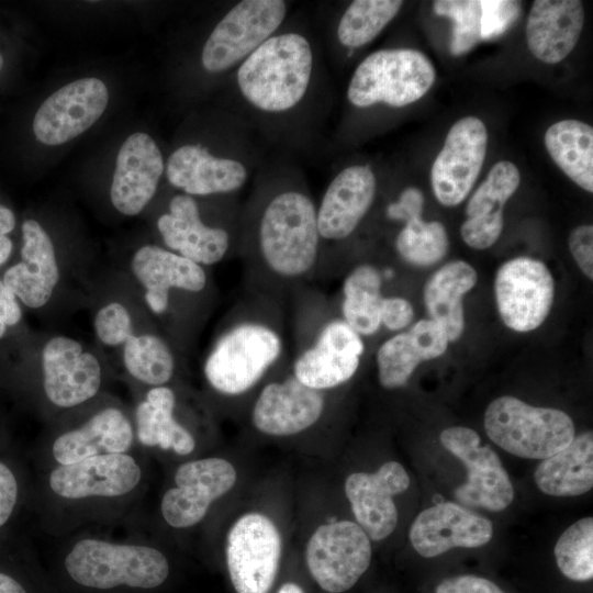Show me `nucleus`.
<instances>
[{"label": "nucleus", "instance_id": "nucleus-17", "mask_svg": "<svg viewBox=\"0 0 593 593\" xmlns=\"http://www.w3.org/2000/svg\"><path fill=\"white\" fill-rule=\"evenodd\" d=\"M377 179L368 165H351L340 170L327 186L316 205V221L323 242L347 238L370 210Z\"/></svg>", "mask_w": 593, "mask_h": 593}, {"label": "nucleus", "instance_id": "nucleus-33", "mask_svg": "<svg viewBox=\"0 0 593 593\" xmlns=\"http://www.w3.org/2000/svg\"><path fill=\"white\" fill-rule=\"evenodd\" d=\"M545 147L557 166L580 188L593 192V128L574 119L561 120L545 133Z\"/></svg>", "mask_w": 593, "mask_h": 593}, {"label": "nucleus", "instance_id": "nucleus-8", "mask_svg": "<svg viewBox=\"0 0 593 593\" xmlns=\"http://www.w3.org/2000/svg\"><path fill=\"white\" fill-rule=\"evenodd\" d=\"M281 537L271 519L247 513L231 527L226 563L237 593H268L280 564Z\"/></svg>", "mask_w": 593, "mask_h": 593}, {"label": "nucleus", "instance_id": "nucleus-32", "mask_svg": "<svg viewBox=\"0 0 593 593\" xmlns=\"http://www.w3.org/2000/svg\"><path fill=\"white\" fill-rule=\"evenodd\" d=\"M175 405L176 395L170 388L158 385L148 390L146 399L136 409L137 438L145 446L189 455L195 447V440L175 419Z\"/></svg>", "mask_w": 593, "mask_h": 593}, {"label": "nucleus", "instance_id": "nucleus-13", "mask_svg": "<svg viewBox=\"0 0 593 593\" xmlns=\"http://www.w3.org/2000/svg\"><path fill=\"white\" fill-rule=\"evenodd\" d=\"M109 91L98 78L71 81L52 93L37 109L33 133L45 145H60L86 132L103 114Z\"/></svg>", "mask_w": 593, "mask_h": 593}, {"label": "nucleus", "instance_id": "nucleus-22", "mask_svg": "<svg viewBox=\"0 0 593 593\" xmlns=\"http://www.w3.org/2000/svg\"><path fill=\"white\" fill-rule=\"evenodd\" d=\"M157 228L169 250L202 267L220 262L230 249L228 232L204 224L197 201L186 193L171 198Z\"/></svg>", "mask_w": 593, "mask_h": 593}, {"label": "nucleus", "instance_id": "nucleus-50", "mask_svg": "<svg viewBox=\"0 0 593 593\" xmlns=\"http://www.w3.org/2000/svg\"><path fill=\"white\" fill-rule=\"evenodd\" d=\"M0 593H26V591L16 580L0 572Z\"/></svg>", "mask_w": 593, "mask_h": 593}, {"label": "nucleus", "instance_id": "nucleus-46", "mask_svg": "<svg viewBox=\"0 0 593 593\" xmlns=\"http://www.w3.org/2000/svg\"><path fill=\"white\" fill-rule=\"evenodd\" d=\"M436 593H505L492 581L477 575L466 574L444 580L436 588Z\"/></svg>", "mask_w": 593, "mask_h": 593}, {"label": "nucleus", "instance_id": "nucleus-25", "mask_svg": "<svg viewBox=\"0 0 593 593\" xmlns=\"http://www.w3.org/2000/svg\"><path fill=\"white\" fill-rule=\"evenodd\" d=\"M23 261L10 267L3 276V283L29 307L45 305L59 281V267L54 244L35 220L22 224Z\"/></svg>", "mask_w": 593, "mask_h": 593}, {"label": "nucleus", "instance_id": "nucleus-12", "mask_svg": "<svg viewBox=\"0 0 593 593\" xmlns=\"http://www.w3.org/2000/svg\"><path fill=\"white\" fill-rule=\"evenodd\" d=\"M488 131L477 116L458 120L447 133L430 169L433 192L445 206L460 204L471 191L483 166Z\"/></svg>", "mask_w": 593, "mask_h": 593}, {"label": "nucleus", "instance_id": "nucleus-10", "mask_svg": "<svg viewBox=\"0 0 593 593\" xmlns=\"http://www.w3.org/2000/svg\"><path fill=\"white\" fill-rule=\"evenodd\" d=\"M494 292L503 323L515 332L526 333L547 318L553 302L555 281L542 261L516 257L499 268Z\"/></svg>", "mask_w": 593, "mask_h": 593}, {"label": "nucleus", "instance_id": "nucleus-42", "mask_svg": "<svg viewBox=\"0 0 593 593\" xmlns=\"http://www.w3.org/2000/svg\"><path fill=\"white\" fill-rule=\"evenodd\" d=\"M481 38L494 40L504 34L518 19L521 2L513 0H481Z\"/></svg>", "mask_w": 593, "mask_h": 593}, {"label": "nucleus", "instance_id": "nucleus-18", "mask_svg": "<svg viewBox=\"0 0 593 593\" xmlns=\"http://www.w3.org/2000/svg\"><path fill=\"white\" fill-rule=\"evenodd\" d=\"M165 170L161 152L146 133L131 134L119 149L110 188L113 206L136 215L154 197Z\"/></svg>", "mask_w": 593, "mask_h": 593}, {"label": "nucleus", "instance_id": "nucleus-52", "mask_svg": "<svg viewBox=\"0 0 593 593\" xmlns=\"http://www.w3.org/2000/svg\"><path fill=\"white\" fill-rule=\"evenodd\" d=\"M278 593H304L303 590L295 583H284L278 591Z\"/></svg>", "mask_w": 593, "mask_h": 593}, {"label": "nucleus", "instance_id": "nucleus-15", "mask_svg": "<svg viewBox=\"0 0 593 593\" xmlns=\"http://www.w3.org/2000/svg\"><path fill=\"white\" fill-rule=\"evenodd\" d=\"M42 368L44 392L59 407H72L90 400L101 385L97 357L67 336H54L45 343Z\"/></svg>", "mask_w": 593, "mask_h": 593}, {"label": "nucleus", "instance_id": "nucleus-5", "mask_svg": "<svg viewBox=\"0 0 593 593\" xmlns=\"http://www.w3.org/2000/svg\"><path fill=\"white\" fill-rule=\"evenodd\" d=\"M484 429L505 451L529 459L548 458L575 437L573 421L563 411L533 406L510 395L488 405Z\"/></svg>", "mask_w": 593, "mask_h": 593}, {"label": "nucleus", "instance_id": "nucleus-49", "mask_svg": "<svg viewBox=\"0 0 593 593\" xmlns=\"http://www.w3.org/2000/svg\"><path fill=\"white\" fill-rule=\"evenodd\" d=\"M15 226V216L12 210L0 204V237L5 236Z\"/></svg>", "mask_w": 593, "mask_h": 593}, {"label": "nucleus", "instance_id": "nucleus-51", "mask_svg": "<svg viewBox=\"0 0 593 593\" xmlns=\"http://www.w3.org/2000/svg\"><path fill=\"white\" fill-rule=\"evenodd\" d=\"M12 247V242L7 235L0 237V266L10 257Z\"/></svg>", "mask_w": 593, "mask_h": 593}, {"label": "nucleus", "instance_id": "nucleus-1", "mask_svg": "<svg viewBox=\"0 0 593 593\" xmlns=\"http://www.w3.org/2000/svg\"><path fill=\"white\" fill-rule=\"evenodd\" d=\"M322 240L316 205L303 190L284 188L265 200L255 225V246L273 277L296 281L315 268Z\"/></svg>", "mask_w": 593, "mask_h": 593}, {"label": "nucleus", "instance_id": "nucleus-45", "mask_svg": "<svg viewBox=\"0 0 593 593\" xmlns=\"http://www.w3.org/2000/svg\"><path fill=\"white\" fill-rule=\"evenodd\" d=\"M423 205V193L417 188L411 187L402 191L398 201L388 205L385 214L390 220L406 223L422 216Z\"/></svg>", "mask_w": 593, "mask_h": 593}, {"label": "nucleus", "instance_id": "nucleus-29", "mask_svg": "<svg viewBox=\"0 0 593 593\" xmlns=\"http://www.w3.org/2000/svg\"><path fill=\"white\" fill-rule=\"evenodd\" d=\"M133 429L125 415L115 407L99 411L77 429L64 433L53 444V456L60 465L89 457L124 454L132 445Z\"/></svg>", "mask_w": 593, "mask_h": 593}, {"label": "nucleus", "instance_id": "nucleus-24", "mask_svg": "<svg viewBox=\"0 0 593 593\" xmlns=\"http://www.w3.org/2000/svg\"><path fill=\"white\" fill-rule=\"evenodd\" d=\"M131 268L144 287V299L155 314H164L169 305L170 290L201 292L208 281L202 266L156 245L138 248Z\"/></svg>", "mask_w": 593, "mask_h": 593}, {"label": "nucleus", "instance_id": "nucleus-21", "mask_svg": "<svg viewBox=\"0 0 593 593\" xmlns=\"http://www.w3.org/2000/svg\"><path fill=\"white\" fill-rule=\"evenodd\" d=\"M141 468L126 454L89 457L70 465H60L49 475V486L65 499L121 496L139 482Z\"/></svg>", "mask_w": 593, "mask_h": 593}, {"label": "nucleus", "instance_id": "nucleus-19", "mask_svg": "<svg viewBox=\"0 0 593 593\" xmlns=\"http://www.w3.org/2000/svg\"><path fill=\"white\" fill-rule=\"evenodd\" d=\"M299 382L293 376L266 384L255 401L251 422L271 436H291L313 426L325 409L322 393Z\"/></svg>", "mask_w": 593, "mask_h": 593}, {"label": "nucleus", "instance_id": "nucleus-23", "mask_svg": "<svg viewBox=\"0 0 593 593\" xmlns=\"http://www.w3.org/2000/svg\"><path fill=\"white\" fill-rule=\"evenodd\" d=\"M168 181L188 195L227 194L248 179L246 165L235 157L217 156L201 145L187 144L168 157Z\"/></svg>", "mask_w": 593, "mask_h": 593}, {"label": "nucleus", "instance_id": "nucleus-34", "mask_svg": "<svg viewBox=\"0 0 593 593\" xmlns=\"http://www.w3.org/2000/svg\"><path fill=\"white\" fill-rule=\"evenodd\" d=\"M382 273L372 265L354 268L343 282L342 320L362 336L376 334L380 326Z\"/></svg>", "mask_w": 593, "mask_h": 593}, {"label": "nucleus", "instance_id": "nucleus-48", "mask_svg": "<svg viewBox=\"0 0 593 593\" xmlns=\"http://www.w3.org/2000/svg\"><path fill=\"white\" fill-rule=\"evenodd\" d=\"M22 317L15 294L0 280V320L7 326H13Z\"/></svg>", "mask_w": 593, "mask_h": 593}, {"label": "nucleus", "instance_id": "nucleus-35", "mask_svg": "<svg viewBox=\"0 0 593 593\" xmlns=\"http://www.w3.org/2000/svg\"><path fill=\"white\" fill-rule=\"evenodd\" d=\"M402 4L398 0L353 1L339 19L338 42L348 48L367 45L396 16Z\"/></svg>", "mask_w": 593, "mask_h": 593}, {"label": "nucleus", "instance_id": "nucleus-6", "mask_svg": "<svg viewBox=\"0 0 593 593\" xmlns=\"http://www.w3.org/2000/svg\"><path fill=\"white\" fill-rule=\"evenodd\" d=\"M435 68L429 58L411 48L379 49L355 69L347 99L356 108L383 103L402 108L421 99L433 86Z\"/></svg>", "mask_w": 593, "mask_h": 593}, {"label": "nucleus", "instance_id": "nucleus-44", "mask_svg": "<svg viewBox=\"0 0 593 593\" xmlns=\"http://www.w3.org/2000/svg\"><path fill=\"white\" fill-rule=\"evenodd\" d=\"M412 304L401 296H383L380 312L381 325L390 331H401L413 320Z\"/></svg>", "mask_w": 593, "mask_h": 593}, {"label": "nucleus", "instance_id": "nucleus-9", "mask_svg": "<svg viewBox=\"0 0 593 593\" xmlns=\"http://www.w3.org/2000/svg\"><path fill=\"white\" fill-rule=\"evenodd\" d=\"M305 559L310 573L324 591L343 593L351 589L369 567L370 538L350 521L324 524L311 536Z\"/></svg>", "mask_w": 593, "mask_h": 593}, {"label": "nucleus", "instance_id": "nucleus-3", "mask_svg": "<svg viewBox=\"0 0 593 593\" xmlns=\"http://www.w3.org/2000/svg\"><path fill=\"white\" fill-rule=\"evenodd\" d=\"M283 349V337L273 324L259 317L239 320L215 340L204 361V377L221 394H243L281 359Z\"/></svg>", "mask_w": 593, "mask_h": 593}, {"label": "nucleus", "instance_id": "nucleus-40", "mask_svg": "<svg viewBox=\"0 0 593 593\" xmlns=\"http://www.w3.org/2000/svg\"><path fill=\"white\" fill-rule=\"evenodd\" d=\"M437 15L452 22L450 52L462 55L473 48L481 38V4L478 0H437L433 3Z\"/></svg>", "mask_w": 593, "mask_h": 593}, {"label": "nucleus", "instance_id": "nucleus-27", "mask_svg": "<svg viewBox=\"0 0 593 593\" xmlns=\"http://www.w3.org/2000/svg\"><path fill=\"white\" fill-rule=\"evenodd\" d=\"M583 24L581 1L536 0L526 23L528 48L542 63H560L577 45Z\"/></svg>", "mask_w": 593, "mask_h": 593}, {"label": "nucleus", "instance_id": "nucleus-7", "mask_svg": "<svg viewBox=\"0 0 593 593\" xmlns=\"http://www.w3.org/2000/svg\"><path fill=\"white\" fill-rule=\"evenodd\" d=\"M282 0H242L217 22L206 38L202 67L211 74L237 68L264 42L276 34L287 15Z\"/></svg>", "mask_w": 593, "mask_h": 593}, {"label": "nucleus", "instance_id": "nucleus-41", "mask_svg": "<svg viewBox=\"0 0 593 593\" xmlns=\"http://www.w3.org/2000/svg\"><path fill=\"white\" fill-rule=\"evenodd\" d=\"M93 327L98 339L107 346L124 345L134 335L130 312L119 302L102 306L94 316Z\"/></svg>", "mask_w": 593, "mask_h": 593}, {"label": "nucleus", "instance_id": "nucleus-36", "mask_svg": "<svg viewBox=\"0 0 593 593\" xmlns=\"http://www.w3.org/2000/svg\"><path fill=\"white\" fill-rule=\"evenodd\" d=\"M236 470L222 458H204L181 465L175 474L176 485L192 500L210 506L236 482Z\"/></svg>", "mask_w": 593, "mask_h": 593}, {"label": "nucleus", "instance_id": "nucleus-28", "mask_svg": "<svg viewBox=\"0 0 593 593\" xmlns=\"http://www.w3.org/2000/svg\"><path fill=\"white\" fill-rule=\"evenodd\" d=\"M448 346L445 331L433 320H421L407 332L387 339L378 349V379L384 389L404 387L422 361L441 356Z\"/></svg>", "mask_w": 593, "mask_h": 593}, {"label": "nucleus", "instance_id": "nucleus-16", "mask_svg": "<svg viewBox=\"0 0 593 593\" xmlns=\"http://www.w3.org/2000/svg\"><path fill=\"white\" fill-rule=\"evenodd\" d=\"M410 477L396 461L383 463L374 473L355 472L347 477L345 493L357 524L368 537L379 541L393 533L398 510L393 496L407 490Z\"/></svg>", "mask_w": 593, "mask_h": 593}, {"label": "nucleus", "instance_id": "nucleus-39", "mask_svg": "<svg viewBox=\"0 0 593 593\" xmlns=\"http://www.w3.org/2000/svg\"><path fill=\"white\" fill-rule=\"evenodd\" d=\"M561 573L573 581L593 578V518L584 517L569 526L555 546Z\"/></svg>", "mask_w": 593, "mask_h": 593}, {"label": "nucleus", "instance_id": "nucleus-43", "mask_svg": "<svg viewBox=\"0 0 593 593\" xmlns=\"http://www.w3.org/2000/svg\"><path fill=\"white\" fill-rule=\"evenodd\" d=\"M569 249L580 270L593 278V226H577L569 235Z\"/></svg>", "mask_w": 593, "mask_h": 593}, {"label": "nucleus", "instance_id": "nucleus-53", "mask_svg": "<svg viewBox=\"0 0 593 593\" xmlns=\"http://www.w3.org/2000/svg\"><path fill=\"white\" fill-rule=\"evenodd\" d=\"M7 325L0 320V338L5 334Z\"/></svg>", "mask_w": 593, "mask_h": 593}, {"label": "nucleus", "instance_id": "nucleus-14", "mask_svg": "<svg viewBox=\"0 0 593 593\" xmlns=\"http://www.w3.org/2000/svg\"><path fill=\"white\" fill-rule=\"evenodd\" d=\"M365 343L344 320L325 323L314 342L295 358L292 376L302 384L325 391L350 380L357 372Z\"/></svg>", "mask_w": 593, "mask_h": 593}, {"label": "nucleus", "instance_id": "nucleus-11", "mask_svg": "<svg viewBox=\"0 0 593 593\" xmlns=\"http://www.w3.org/2000/svg\"><path fill=\"white\" fill-rule=\"evenodd\" d=\"M441 445L466 466L468 475L455 491L457 501L466 506L499 512L514 499V489L496 452L480 445V436L469 427L452 426L439 436Z\"/></svg>", "mask_w": 593, "mask_h": 593}, {"label": "nucleus", "instance_id": "nucleus-37", "mask_svg": "<svg viewBox=\"0 0 593 593\" xmlns=\"http://www.w3.org/2000/svg\"><path fill=\"white\" fill-rule=\"evenodd\" d=\"M123 361L138 381L158 387L172 377L175 358L164 339L154 334L133 335L124 344Z\"/></svg>", "mask_w": 593, "mask_h": 593}, {"label": "nucleus", "instance_id": "nucleus-2", "mask_svg": "<svg viewBox=\"0 0 593 593\" xmlns=\"http://www.w3.org/2000/svg\"><path fill=\"white\" fill-rule=\"evenodd\" d=\"M313 72L310 40L296 31L277 32L237 67L236 85L254 109L282 114L305 98Z\"/></svg>", "mask_w": 593, "mask_h": 593}, {"label": "nucleus", "instance_id": "nucleus-47", "mask_svg": "<svg viewBox=\"0 0 593 593\" xmlns=\"http://www.w3.org/2000/svg\"><path fill=\"white\" fill-rule=\"evenodd\" d=\"M18 497V483L13 472L0 462V527L11 516Z\"/></svg>", "mask_w": 593, "mask_h": 593}, {"label": "nucleus", "instance_id": "nucleus-20", "mask_svg": "<svg viewBox=\"0 0 593 593\" xmlns=\"http://www.w3.org/2000/svg\"><path fill=\"white\" fill-rule=\"evenodd\" d=\"M493 536L492 523L452 502L421 512L410 528V540L422 557L432 558L451 548H477Z\"/></svg>", "mask_w": 593, "mask_h": 593}, {"label": "nucleus", "instance_id": "nucleus-54", "mask_svg": "<svg viewBox=\"0 0 593 593\" xmlns=\"http://www.w3.org/2000/svg\"><path fill=\"white\" fill-rule=\"evenodd\" d=\"M2 66H3V57H2V55L0 54V71H1V69H2Z\"/></svg>", "mask_w": 593, "mask_h": 593}, {"label": "nucleus", "instance_id": "nucleus-30", "mask_svg": "<svg viewBox=\"0 0 593 593\" xmlns=\"http://www.w3.org/2000/svg\"><path fill=\"white\" fill-rule=\"evenodd\" d=\"M477 279L471 265L454 260L435 271L425 283L423 299L429 318L443 327L449 342L458 340L463 333L462 298Z\"/></svg>", "mask_w": 593, "mask_h": 593}, {"label": "nucleus", "instance_id": "nucleus-26", "mask_svg": "<svg viewBox=\"0 0 593 593\" xmlns=\"http://www.w3.org/2000/svg\"><path fill=\"white\" fill-rule=\"evenodd\" d=\"M521 182L518 168L508 160L497 161L478 187L466 208L460 227L463 242L474 249H486L503 230V208Z\"/></svg>", "mask_w": 593, "mask_h": 593}, {"label": "nucleus", "instance_id": "nucleus-4", "mask_svg": "<svg viewBox=\"0 0 593 593\" xmlns=\"http://www.w3.org/2000/svg\"><path fill=\"white\" fill-rule=\"evenodd\" d=\"M65 567L75 582L102 590L119 585L154 589L163 584L169 573L167 558L155 548L92 538L74 545Z\"/></svg>", "mask_w": 593, "mask_h": 593}, {"label": "nucleus", "instance_id": "nucleus-31", "mask_svg": "<svg viewBox=\"0 0 593 593\" xmlns=\"http://www.w3.org/2000/svg\"><path fill=\"white\" fill-rule=\"evenodd\" d=\"M534 479L552 496H578L593 486V434L584 432L537 466Z\"/></svg>", "mask_w": 593, "mask_h": 593}, {"label": "nucleus", "instance_id": "nucleus-38", "mask_svg": "<svg viewBox=\"0 0 593 593\" xmlns=\"http://www.w3.org/2000/svg\"><path fill=\"white\" fill-rule=\"evenodd\" d=\"M449 247L445 226L422 217L409 221L395 238L399 255L409 264L427 267L440 261Z\"/></svg>", "mask_w": 593, "mask_h": 593}]
</instances>
